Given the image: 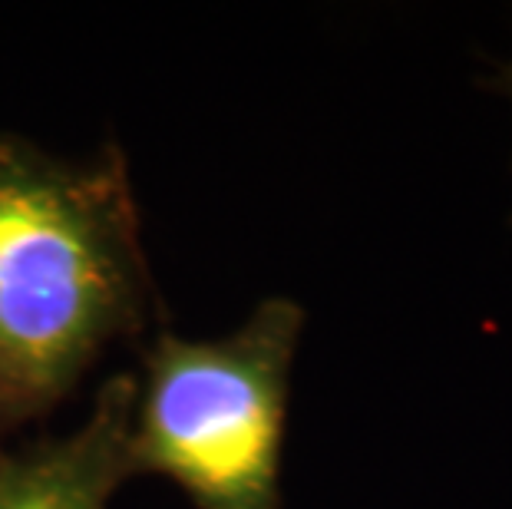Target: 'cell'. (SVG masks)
<instances>
[{
  "instance_id": "3",
  "label": "cell",
  "mask_w": 512,
  "mask_h": 509,
  "mask_svg": "<svg viewBox=\"0 0 512 509\" xmlns=\"http://www.w3.org/2000/svg\"><path fill=\"white\" fill-rule=\"evenodd\" d=\"M136 374H113L63 437L0 453V509H110L126 476Z\"/></svg>"
},
{
  "instance_id": "1",
  "label": "cell",
  "mask_w": 512,
  "mask_h": 509,
  "mask_svg": "<svg viewBox=\"0 0 512 509\" xmlns=\"http://www.w3.org/2000/svg\"><path fill=\"white\" fill-rule=\"evenodd\" d=\"M143 288L123 169L0 136V430L57 404L139 321Z\"/></svg>"
},
{
  "instance_id": "4",
  "label": "cell",
  "mask_w": 512,
  "mask_h": 509,
  "mask_svg": "<svg viewBox=\"0 0 512 509\" xmlns=\"http://www.w3.org/2000/svg\"><path fill=\"white\" fill-rule=\"evenodd\" d=\"M483 86H486V90L503 93V96H509V100H512V63H506V67L499 70L496 77H486V80H483Z\"/></svg>"
},
{
  "instance_id": "2",
  "label": "cell",
  "mask_w": 512,
  "mask_h": 509,
  "mask_svg": "<svg viewBox=\"0 0 512 509\" xmlns=\"http://www.w3.org/2000/svg\"><path fill=\"white\" fill-rule=\"evenodd\" d=\"M308 314L265 298L222 338L159 334L136 374L129 463L199 509H281L291 367Z\"/></svg>"
}]
</instances>
